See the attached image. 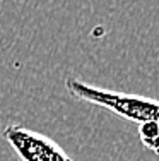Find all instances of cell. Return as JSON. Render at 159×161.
<instances>
[{"mask_svg": "<svg viewBox=\"0 0 159 161\" xmlns=\"http://www.w3.org/2000/svg\"><path fill=\"white\" fill-rule=\"evenodd\" d=\"M65 89L74 99L106 108L109 112L116 113L118 117H123L139 125L146 124V122H157L159 124V101L157 99L96 87L93 84H87L77 77H67Z\"/></svg>", "mask_w": 159, "mask_h": 161, "instance_id": "obj_1", "label": "cell"}, {"mask_svg": "<svg viewBox=\"0 0 159 161\" xmlns=\"http://www.w3.org/2000/svg\"><path fill=\"white\" fill-rule=\"evenodd\" d=\"M2 137L21 161H74L55 141L22 125H7L2 130Z\"/></svg>", "mask_w": 159, "mask_h": 161, "instance_id": "obj_2", "label": "cell"}, {"mask_svg": "<svg viewBox=\"0 0 159 161\" xmlns=\"http://www.w3.org/2000/svg\"><path fill=\"white\" fill-rule=\"evenodd\" d=\"M139 137H140V142L147 149L159 154V124L157 122L140 124L139 125Z\"/></svg>", "mask_w": 159, "mask_h": 161, "instance_id": "obj_3", "label": "cell"}]
</instances>
